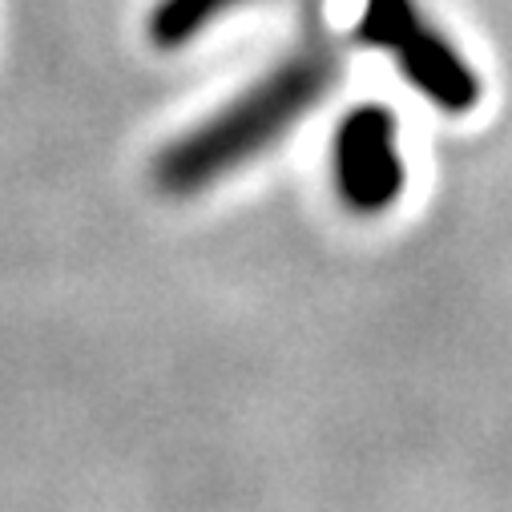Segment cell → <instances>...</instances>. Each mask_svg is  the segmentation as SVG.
I'll list each match as a JSON object with an SVG mask.
<instances>
[{"instance_id":"obj_1","label":"cell","mask_w":512,"mask_h":512,"mask_svg":"<svg viewBox=\"0 0 512 512\" xmlns=\"http://www.w3.org/2000/svg\"><path fill=\"white\" fill-rule=\"evenodd\" d=\"M335 81V61L327 49H299L275 69H267L254 85H246L234 101L214 109L206 121L154 158V186L170 198H194L218 186L226 174L250 166L275 150L295 125L323 101Z\"/></svg>"},{"instance_id":"obj_2","label":"cell","mask_w":512,"mask_h":512,"mask_svg":"<svg viewBox=\"0 0 512 512\" xmlns=\"http://www.w3.org/2000/svg\"><path fill=\"white\" fill-rule=\"evenodd\" d=\"M359 45L388 57L408 85L444 113H468L480 101V73L472 61L420 13L416 0H363L355 25Z\"/></svg>"},{"instance_id":"obj_3","label":"cell","mask_w":512,"mask_h":512,"mask_svg":"<svg viewBox=\"0 0 512 512\" xmlns=\"http://www.w3.org/2000/svg\"><path fill=\"white\" fill-rule=\"evenodd\" d=\"M331 182L351 214H388L408 186L396 113L379 101L351 105L331 138Z\"/></svg>"},{"instance_id":"obj_4","label":"cell","mask_w":512,"mask_h":512,"mask_svg":"<svg viewBox=\"0 0 512 512\" xmlns=\"http://www.w3.org/2000/svg\"><path fill=\"white\" fill-rule=\"evenodd\" d=\"M254 0H158L154 13H150V41L166 53L190 45L194 37H202L206 29H214L226 13L234 9H246Z\"/></svg>"}]
</instances>
